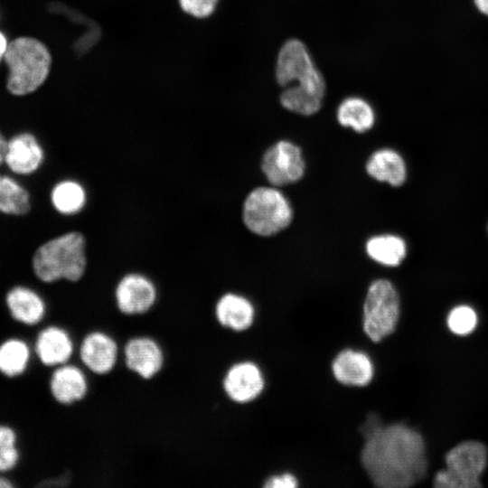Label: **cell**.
Returning <instances> with one entry per match:
<instances>
[{
  "label": "cell",
  "mask_w": 488,
  "mask_h": 488,
  "mask_svg": "<svg viewBox=\"0 0 488 488\" xmlns=\"http://www.w3.org/2000/svg\"><path fill=\"white\" fill-rule=\"evenodd\" d=\"M366 252L374 261L388 267L399 266L407 253L405 241L395 235H378L366 242Z\"/></svg>",
  "instance_id": "cell-23"
},
{
  "label": "cell",
  "mask_w": 488,
  "mask_h": 488,
  "mask_svg": "<svg viewBox=\"0 0 488 488\" xmlns=\"http://www.w3.org/2000/svg\"><path fill=\"white\" fill-rule=\"evenodd\" d=\"M86 267V240L79 231L66 232L45 241L32 258L33 271L43 283L61 279L77 282L84 276Z\"/></svg>",
  "instance_id": "cell-2"
},
{
  "label": "cell",
  "mask_w": 488,
  "mask_h": 488,
  "mask_svg": "<svg viewBox=\"0 0 488 488\" xmlns=\"http://www.w3.org/2000/svg\"><path fill=\"white\" fill-rule=\"evenodd\" d=\"M445 468L433 477L435 488H480L488 466V447L479 440H464L445 454Z\"/></svg>",
  "instance_id": "cell-4"
},
{
  "label": "cell",
  "mask_w": 488,
  "mask_h": 488,
  "mask_svg": "<svg viewBox=\"0 0 488 488\" xmlns=\"http://www.w3.org/2000/svg\"><path fill=\"white\" fill-rule=\"evenodd\" d=\"M297 486L296 477L290 473L270 476L264 483L266 488H296Z\"/></svg>",
  "instance_id": "cell-29"
},
{
  "label": "cell",
  "mask_w": 488,
  "mask_h": 488,
  "mask_svg": "<svg viewBox=\"0 0 488 488\" xmlns=\"http://www.w3.org/2000/svg\"><path fill=\"white\" fill-rule=\"evenodd\" d=\"M399 296L391 282L376 279L369 286L362 306V329L374 343L394 333L399 321Z\"/></svg>",
  "instance_id": "cell-6"
},
{
  "label": "cell",
  "mask_w": 488,
  "mask_h": 488,
  "mask_svg": "<svg viewBox=\"0 0 488 488\" xmlns=\"http://www.w3.org/2000/svg\"><path fill=\"white\" fill-rule=\"evenodd\" d=\"M34 351L42 364L55 368L70 361L76 346L68 330L52 324L39 332Z\"/></svg>",
  "instance_id": "cell-15"
},
{
  "label": "cell",
  "mask_w": 488,
  "mask_h": 488,
  "mask_svg": "<svg viewBox=\"0 0 488 488\" xmlns=\"http://www.w3.org/2000/svg\"><path fill=\"white\" fill-rule=\"evenodd\" d=\"M242 219L254 234L271 236L286 229L292 221L293 210L286 196L274 187H258L246 197Z\"/></svg>",
  "instance_id": "cell-5"
},
{
  "label": "cell",
  "mask_w": 488,
  "mask_h": 488,
  "mask_svg": "<svg viewBox=\"0 0 488 488\" xmlns=\"http://www.w3.org/2000/svg\"><path fill=\"white\" fill-rule=\"evenodd\" d=\"M1 474L2 473H0V488H13L14 484L12 482Z\"/></svg>",
  "instance_id": "cell-33"
},
{
  "label": "cell",
  "mask_w": 488,
  "mask_h": 488,
  "mask_svg": "<svg viewBox=\"0 0 488 488\" xmlns=\"http://www.w3.org/2000/svg\"><path fill=\"white\" fill-rule=\"evenodd\" d=\"M366 171L373 179L399 186L406 180V165L394 150L380 149L374 152L366 163Z\"/></svg>",
  "instance_id": "cell-19"
},
{
  "label": "cell",
  "mask_w": 488,
  "mask_h": 488,
  "mask_svg": "<svg viewBox=\"0 0 488 488\" xmlns=\"http://www.w3.org/2000/svg\"><path fill=\"white\" fill-rule=\"evenodd\" d=\"M121 358L126 368L144 380L157 377L165 366V352L155 337L134 335L121 347Z\"/></svg>",
  "instance_id": "cell-9"
},
{
  "label": "cell",
  "mask_w": 488,
  "mask_h": 488,
  "mask_svg": "<svg viewBox=\"0 0 488 488\" xmlns=\"http://www.w3.org/2000/svg\"><path fill=\"white\" fill-rule=\"evenodd\" d=\"M214 316L221 327L233 332H243L252 325L255 309L245 296L226 293L217 300Z\"/></svg>",
  "instance_id": "cell-18"
},
{
  "label": "cell",
  "mask_w": 488,
  "mask_h": 488,
  "mask_svg": "<svg viewBox=\"0 0 488 488\" xmlns=\"http://www.w3.org/2000/svg\"><path fill=\"white\" fill-rule=\"evenodd\" d=\"M219 0H179L181 8L196 18H206L215 10Z\"/></svg>",
  "instance_id": "cell-28"
},
{
  "label": "cell",
  "mask_w": 488,
  "mask_h": 488,
  "mask_svg": "<svg viewBox=\"0 0 488 488\" xmlns=\"http://www.w3.org/2000/svg\"><path fill=\"white\" fill-rule=\"evenodd\" d=\"M323 97L306 88L292 84L286 86L280 95V103L287 110L303 116L316 113L322 107Z\"/></svg>",
  "instance_id": "cell-25"
},
{
  "label": "cell",
  "mask_w": 488,
  "mask_h": 488,
  "mask_svg": "<svg viewBox=\"0 0 488 488\" xmlns=\"http://www.w3.org/2000/svg\"><path fill=\"white\" fill-rule=\"evenodd\" d=\"M31 210L27 189L10 175L0 174V213L23 216Z\"/></svg>",
  "instance_id": "cell-22"
},
{
  "label": "cell",
  "mask_w": 488,
  "mask_h": 488,
  "mask_svg": "<svg viewBox=\"0 0 488 488\" xmlns=\"http://www.w3.org/2000/svg\"><path fill=\"white\" fill-rule=\"evenodd\" d=\"M77 352L80 365L96 376H107L114 371L121 358V347L108 332L94 329L81 338Z\"/></svg>",
  "instance_id": "cell-8"
},
{
  "label": "cell",
  "mask_w": 488,
  "mask_h": 488,
  "mask_svg": "<svg viewBox=\"0 0 488 488\" xmlns=\"http://www.w3.org/2000/svg\"><path fill=\"white\" fill-rule=\"evenodd\" d=\"M332 372L335 380L343 385L363 387L371 381L374 365L367 353L345 349L333 359Z\"/></svg>",
  "instance_id": "cell-16"
},
{
  "label": "cell",
  "mask_w": 488,
  "mask_h": 488,
  "mask_svg": "<svg viewBox=\"0 0 488 488\" xmlns=\"http://www.w3.org/2000/svg\"><path fill=\"white\" fill-rule=\"evenodd\" d=\"M478 323V315L475 310L466 305L455 306L446 316L448 330L457 336H466L473 333Z\"/></svg>",
  "instance_id": "cell-26"
},
{
  "label": "cell",
  "mask_w": 488,
  "mask_h": 488,
  "mask_svg": "<svg viewBox=\"0 0 488 488\" xmlns=\"http://www.w3.org/2000/svg\"><path fill=\"white\" fill-rule=\"evenodd\" d=\"M31 350L18 338H10L0 344V372L13 378L23 373L29 364Z\"/></svg>",
  "instance_id": "cell-24"
},
{
  "label": "cell",
  "mask_w": 488,
  "mask_h": 488,
  "mask_svg": "<svg viewBox=\"0 0 488 488\" xmlns=\"http://www.w3.org/2000/svg\"><path fill=\"white\" fill-rule=\"evenodd\" d=\"M158 292L154 282L140 273L123 276L114 290L115 305L127 316L143 315L156 304Z\"/></svg>",
  "instance_id": "cell-11"
},
{
  "label": "cell",
  "mask_w": 488,
  "mask_h": 488,
  "mask_svg": "<svg viewBox=\"0 0 488 488\" xmlns=\"http://www.w3.org/2000/svg\"><path fill=\"white\" fill-rule=\"evenodd\" d=\"M4 61L8 70L7 90L14 96H25L37 90L46 80L52 56L40 40L20 36L9 42Z\"/></svg>",
  "instance_id": "cell-3"
},
{
  "label": "cell",
  "mask_w": 488,
  "mask_h": 488,
  "mask_svg": "<svg viewBox=\"0 0 488 488\" xmlns=\"http://www.w3.org/2000/svg\"><path fill=\"white\" fill-rule=\"evenodd\" d=\"M88 371L80 365L67 362L53 368L49 380L52 399L63 406L84 400L89 393Z\"/></svg>",
  "instance_id": "cell-13"
},
{
  "label": "cell",
  "mask_w": 488,
  "mask_h": 488,
  "mask_svg": "<svg viewBox=\"0 0 488 488\" xmlns=\"http://www.w3.org/2000/svg\"><path fill=\"white\" fill-rule=\"evenodd\" d=\"M221 386L229 399L244 404L254 400L263 391L265 380L256 363L244 361L235 362L228 368Z\"/></svg>",
  "instance_id": "cell-12"
},
{
  "label": "cell",
  "mask_w": 488,
  "mask_h": 488,
  "mask_svg": "<svg viewBox=\"0 0 488 488\" xmlns=\"http://www.w3.org/2000/svg\"><path fill=\"white\" fill-rule=\"evenodd\" d=\"M337 120L343 127L364 133L373 127L375 115L372 107L363 99L349 97L337 108Z\"/></svg>",
  "instance_id": "cell-20"
},
{
  "label": "cell",
  "mask_w": 488,
  "mask_h": 488,
  "mask_svg": "<svg viewBox=\"0 0 488 488\" xmlns=\"http://www.w3.org/2000/svg\"><path fill=\"white\" fill-rule=\"evenodd\" d=\"M44 156L37 137L30 132H21L7 140L5 164L16 175H30L39 170Z\"/></svg>",
  "instance_id": "cell-14"
},
{
  "label": "cell",
  "mask_w": 488,
  "mask_h": 488,
  "mask_svg": "<svg viewBox=\"0 0 488 488\" xmlns=\"http://www.w3.org/2000/svg\"><path fill=\"white\" fill-rule=\"evenodd\" d=\"M305 169L301 149L292 142L282 140L271 145L264 154L261 170L269 183L286 185L299 181Z\"/></svg>",
  "instance_id": "cell-10"
},
{
  "label": "cell",
  "mask_w": 488,
  "mask_h": 488,
  "mask_svg": "<svg viewBox=\"0 0 488 488\" xmlns=\"http://www.w3.org/2000/svg\"><path fill=\"white\" fill-rule=\"evenodd\" d=\"M7 140L4 134L0 131V166L5 164V155L7 146Z\"/></svg>",
  "instance_id": "cell-31"
},
{
  "label": "cell",
  "mask_w": 488,
  "mask_h": 488,
  "mask_svg": "<svg viewBox=\"0 0 488 488\" xmlns=\"http://www.w3.org/2000/svg\"><path fill=\"white\" fill-rule=\"evenodd\" d=\"M54 210L62 215L80 212L87 201L84 187L77 181L65 179L55 183L50 194Z\"/></svg>",
  "instance_id": "cell-21"
},
{
  "label": "cell",
  "mask_w": 488,
  "mask_h": 488,
  "mask_svg": "<svg viewBox=\"0 0 488 488\" xmlns=\"http://www.w3.org/2000/svg\"><path fill=\"white\" fill-rule=\"evenodd\" d=\"M276 79L282 87L297 84L324 98L325 81L306 46L297 39L286 41L277 60Z\"/></svg>",
  "instance_id": "cell-7"
},
{
  "label": "cell",
  "mask_w": 488,
  "mask_h": 488,
  "mask_svg": "<svg viewBox=\"0 0 488 488\" xmlns=\"http://www.w3.org/2000/svg\"><path fill=\"white\" fill-rule=\"evenodd\" d=\"M19 460L17 436L14 430L6 425H0V473L12 470Z\"/></svg>",
  "instance_id": "cell-27"
},
{
  "label": "cell",
  "mask_w": 488,
  "mask_h": 488,
  "mask_svg": "<svg viewBox=\"0 0 488 488\" xmlns=\"http://www.w3.org/2000/svg\"><path fill=\"white\" fill-rule=\"evenodd\" d=\"M5 305L11 316L26 325L39 324L46 314V303L34 289L14 286L5 295Z\"/></svg>",
  "instance_id": "cell-17"
},
{
  "label": "cell",
  "mask_w": 488,
  "mask_h": 488,
  "mask_svg": "<svg viewBox=\"0 0 488 488\" xmlns=\"http://www.w3.org/2000/svg\"><path fill=\"white\" fill-rule=\"evenodd\" d=\"M474 4L481 13L488 15V0H474Z\"/></svg>",
  "instance_id": "cell-32"
},
{
  "label": "cell",
  "mask_w": 488,
  "mask_h": 488,
  "mask_svg": "<svg viewBox=\"0 0 488 488\" xmlns=\"http://www.w3.org/2000/svg\"><path fill=\"white\" fill-rule=\"evenodd\" d=\"M361 463L377 487H411L427 474L425 439L403 423L374 427L365 434Z\"/></svg>",
  "instance_id": "cell-1"
},
{
  "label": "cell",
  "mask_w": 488,
  "mask_h": 488,
  "mask_svg": "<svg viewBox=\"0 0 488 488\" xmlns=\"http://www.w3.org/2000/svg\"><path fill=\"white\" fill-rule=\"evenodd\" d=\"M9 42L5 33L0 31V62L5 59Z\"/></svg>",
  "instance_id": "cell-30"
}]
</instances>
